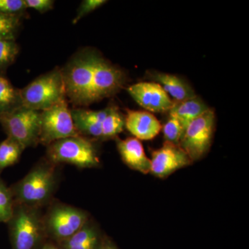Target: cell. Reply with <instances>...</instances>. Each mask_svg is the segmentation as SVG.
Listing matches in <instances>:
<instances>
[{
    "mask_svg": "<svg viewBox=\"0 0 249 249\" xmlns=\"http://www.w3.org/2000/svg\"><path fill=\"white\" fill-rule=\"evenodd\" d=\"M67 98L75 107H83L111 97L125 85L122 70L91 48L80 49L61 68Z\"/></svg>",
    "mask_w": 249,
    "mask_h": 249,
    "instance_id": "obj_1",
    "label": "cell"
},
{
    "mask_svg": "<svg viewBox=\"0 0 249 249\" xmlns=\"http://www.w3.org/2000/svg\"><path fill=\"white\" fill-rule=\"evenodd\" d=\"M60 169V165L41 159L24 178L10 187L15 203L42 209L48 206L58 188Z\"/></svg>",
    "mask_w": 249,
    "mask_h": 249,
    "instance_id": "obj_2",
    "label": "cell"
},
{
    "mask_svg": "<svg viewBox=\"0 0 249 249\" xmlns=\"http://www.w3.org/2000/svg\"><path fill=\"white\" fill-rule=\"evenodd\" d=\"M42 209L16 204L6 223L11 249H42L48 242Z\"/></svg>",
    "mask_w": 249,
    "mask_h": 249,
    "instance_id": "obj_3",
    "label": "cell"
},
{
    "mask_svg": "<svg viewBox=\"0 0 249 249\" xmlns=\"http://www.w3.org/2000/svg\"><path fill=\"white\" fill-rule=\"evenodd\" d=\"M46 147V158L55 164L66 163L81 169L97 168L101 164L94 141L83 136L56 141Z\"/></svg>",
    "mask_w": 249,
    "mask_h": 249,
    "instance_id": "obj_4",
    "label": "cell"
},
{
    "mask_svg": "<svg viewBox=\"0 0 249 249\" xmlns=\"http://www.w3.org/2000/svg\"><path fill=\"white\" fill-rule=\"evenodd\" d=\"M22 106L33 110L42 111L67 99L61 69L52 71L33 80L20 89Z\"/></svg>",
    "mask_w": 249,
    "mask_h": 249,
    "instance_id": "obj_5",
    "label": "cell"
},
{
    "mask_svg": "<svg viewBox=\"0 0 249 249\" xmlns=\"http://www.w3.org/2000/svg\"><path fill=\"white\" fill-rule=\"evenodd\" d=\"M43 214L47 238L55 245L74 235L89 220L84 210L53 199Z\"/></svg>",
    "mask_w": 249,
    "mask_h": 249,
    "instance_id": "obj_6",
    "label": "cell"
},
{
    "mask_svg": "<svg viewBox=\"0 0 249 249\" xmlns=\"http://www.w3.org/2000/svg\"><path fill=\"white\" fill-rule=\"evenodd\" d=\"M40 111L24 106L0 115V124L8 138L18 142L24 149L40 144Z\"/></svg>",
    "mask_w": 249,
    "mask_h": 249,
    "instance_id": "obj_7",
    "label": "cell"
},
{
    "mask_svg": "<svg viewBox=\"0 0 249 249\" xmlns=\"http://www.w3.org/2000/svg\"><path fill=\"white\" fill-rule=\"evenodd\" d=\"M78 135L67 99L40 111V144L47 147L56 141Z\"/></svg>",
    "mask_w": 249,
    "mask_h": 249,
    "instance_id": "obj_8",
    "label": "cell"
},
{
    "mask_svg": "<svg viewBox=\"0 0 249 249\" xmlns=\"http://www.w3.org/2000/svg\"><path fill=\"white\" fill-rule=\"evenodd\" d=\"M215 114L213 109L205 111L187 126L179 146L192 161L202 159L209 152L213 137Z\"/></svg>",
    "mask_w": 249,
    "mask_h": 249,
    "instance_id": "obj_9",
    "label": "cell"
},
{
    "mask_svg": "<svg viewBox=\"0 0 249 249\" xmlns=\"http://www.w3.org/2000/svg\"><path fill=\"white\" fill-rule=\"evenodd\" d=\"M150 162V173L160 178H168L177 170L193 163L179 145L167 142L152 152Z\"/></svg>",
    "mask_w": 249,
    "mask_h": 249,
    "instance_id": "obj_10",
    "label": "cell"
},
{
    "mask_svg": "<svg viewBox=\"0 0 249 249\" xmlns=\"http://www.w3.org/2000/svg\"><path fill=\"white\" fill-rule=\"evenodd\" d=\"M127 90L134 101L148 112H166L174 105L161 85L155 82H141L130 85Z\"/></svg>",
    "mask_w": 249,
    "mask_h": 249,
    "instance_id": "obj_11",
    "label": "cell"
},
{
    "mask_svg": "<svg viewBox=\"0 0 249 249\" xmlns=\"http://www.w3.org/2000/svg\"><path fill=\"white\" fill-rule=\"evenodd\" d=\"M109 108L110 106L100 110H91L83 107L72 108V118L78 134L94 142L101 140L103 123Z\"/></svg>",
    "mask_w": 249,
    "mask_h": 249,
    "instance_id": "obj_12",
    "label": "cell"
},
{
    "mask_svg": "<svg viewBox=\"0 0 249 249\" xmlns=\"http://www.w3.org/2000/svg\"><path fill=\"white\" fill-rule=\"evenodd\" d=\"M124 127L139 141L152 140L162 129L160 121L152 113L130 109L124 116Z\"/></svg>",
    "mask_w": 249,
    "mask_h": 249,
    "instance_id": "obj_13",
    "label": "cell"
},
{
    "mask_svg": "<svg viewBox=\"0 0 249 249\" xmlns=\"http://www.w3.org/2000/svg\"><path fill=\"white\" fill-rule=\"evenodd\" d=\"M116 146L121 160L130 169L139 173H150L151 162L145 155L142 142L134 137L121 139L116 137Z\"/></svg>",
    "mask_w": 249,
    "mask_h": 249,
    "instance_id": "obj_14",
    "label": "cell"
},
{
    "mask_svg": "<svg viewBox=\"0 0 249 249\" xmlns=\"http://www.w3.org/2000/svg\"><path fill=\"white\" fill-rule=\"evenodd\" d=\"M103 236L91 218L74 235L58 244L61 249H99Z\"/></svg>",
    "mask_w": 249,
    "mask_h": 249,
    "instance_id": "obj_15",
    "label": "cell"
},
{
    "mask_svg": "<svg viewBox=\"0 0 249 249\" xmlns=\"http://www.w3.org/2000/svg\"><path fill=\"white\" fill-rule=\"evenodd\" d=\"M155 83L161 85L165 92L176 101L183 102L196 96L191 85L175 75L165 73H155L151 75Z\"/></svg>",
    "mask_w": 249,
    "mask_h": 249,
    "instance_id": "obj_16",
    "label": "cell"
},
{
    "mask_svg": "<svg viewBox=\"0 0 249 249\" xmlns=\"http://www.w3.org/2000/svg\"><path fill=\"white\" fill-rule=\"evenodd\" d=\"M209 109L202 99L196 96V97L186 100L183 102L174 103L173 107L169 111V114L178 119L185 132L187 126L192 121Z\"/></svg>",
    "mask_w": 249,
    "mask_h": 249,
    "instance_id": "obj_17",
    "label": "cell"
},
{
    "mask_svg": "<svg viewBox=\"0 0 249 249\" xmlns=\"http://www.w3.org/2000/svg\"><path fill=\"white\" fill-rule=\"evenodd\" d=\"M22 106L20 89L15 88L6 74H0V115Z\"/></svg>",
    "mask_w": 249,
    "mask_h": 249,
    "instance_id": "obj_18",
    "label": "cell"
},
{
    "mask_svg": "<svg viewBox=\"0 0 249 249\" xmlns=\"http://www.w3.org/2000/svg\"><path fill=\"white\" fill-rule=\"evenodd\" d=\"M124 117L118 107L111 106L103 123L101 141L116 138L124 131Z\"/></svg>",
    "mask_w": 249,
    "mask_h": 249,
    "instance_id": "obj_19",
    "label": "cell"
},
{
    "mask_svg": "<svg viewBox=\"0 0 249 249\" xmlns=\"http://www.w3.org/2000/svg\"><path fill=\"white\" fill-rule=\"evenodd\" d=\"M24 150L18 142L8 137L0 142V174L18 163Z\"/></svg>",
    "mask_w": 249,
    "mask_h": 249,
    "instance_id": "obj_20",
    "label": "cell"
},
{
    "mask_svg": "<svg viewBox=\"0 0 249 249\" xmlns=\"http://www.w3.org/2000/svg\"><path fill=\"white\" fill-rule=\"evenodd\" d=\"M24 19L21 16L0 13V40H16Z\"/></svg>",
    "mask_w": 249,
    "mask_h": 249,
    "instance_id": "obj_21",
    "label": "cell"
},
{
    "mask_svg": "<svg viewBox=\"0 0 249 249\" xmlns=\"http://www.w3.org/2000/svg\"><path fill=\"white\" fill-rule=\"evenodd\" d=\"M19 46L14 40H0V74L14 63L19 53Z\"/></svg>",
    "mask_w": 249,
    "mask_h": 249,
    "instance_id": "obj_22",
    "label": "cell"
},
{
    "mask_svg": "<svg viewBox=\"0 0 249 249\" xmlns=\"http://www.w3.org/2000/svg\"><path fill=\"white\" fill-rule=\"evenodd\" d=\"M15 201L10 187L0 178V223H7L13 214Z\"/></svg>",
    "mask_w": 249,
    "mask_h": 249,
    "instance_id": "obj_23",
    "label": "cell"
},
{
    "mask_svg": "<svg viewBox=\"0 0 249 249\" xmlns=\"http://www.w3.org/2000/svg\"><path fill=\"white\" fill-rule=\"evenodd\" d=\"M165 142L178 145L182 138L184 129L175 116L170 114L168 121L163 127Z\"/></svg>",
    "mask_w": 249,
    "mask_h": 249,
    "instance_id": "obj_24",
    "label": "cell"
},
{
    "mask_svg": "<svg viewBox=\"0 0 249 249\" xmlns=\"http://www.w3.org/2000/svg\"><path fill=\"white\" fill-rule=\"evenodd\" d=\"M24 0H0V13L10 16L29 18Z\"/></svg>",
    "mask_w": 249,
    "mask_h": 249,
    "instance_id": "obj_25",
    "label": "cell"
},
{
    "mask_svg": "<svg viewBox=\"0 0 249 249\" xmlns=\"http://www.w3.org/2000/svg\"><path fill=\"white\" fill-rule=\"evenodd\" d=\"M106 3L107 1L106 0H84L82 1L77 10L76 16L72 20V24H76L82 18H84L90 13L93 12V11L101 7Z\"/></svg>",
    "mask_w": 249,
    "mask_h": 249,
    "instance_id": "obj_26",
    "label": "cell"
},
{
    "mask_svg": "<svg viewBox=\"0 0 249 249\" xmlns=\"http://www.w3.org/2000/svg\"><path fill=\"white\" fill-rule=\"evenodd\" d=\"M27 9L36 10L40 14H45L53 9V0H24Z\"/></svg>",
    "mask_w": 249,
    "mask_h": 249,
    "instance_id": "obj_27",
    "label": "cell"
},
{
    "mask_svg": "<svg viewBox=\"0 0 249 249\" xmlns=\"http://www.w3.org/2000/svg\"><path fill=\"white\" fill-rule=\"evenodd\" d=\"M99 249H119L117 246L107 236H103L102 243Z\"/></svg>",
    "mask_w": 249,
    "mask_h": 249,
    "instance_id": "obj_28",
    "label": "cell"
},
{
    "mask_svg": "<svg viewBox=\"0 0 249 249\" xmlns=\"http://www.w3.org/2000/svg\"><path fill=\"white\" fill-rule=\"evenodd\" d=\"M42 249H61L58 245L53 243V242L48 241L47 243L45 244V246L42 247Z\"/></svg>",
    "mask_w": 249,
    "mask_h": 249,
    "instance_id": "obj_29",
    "label": "cell"
}]
</instances>
